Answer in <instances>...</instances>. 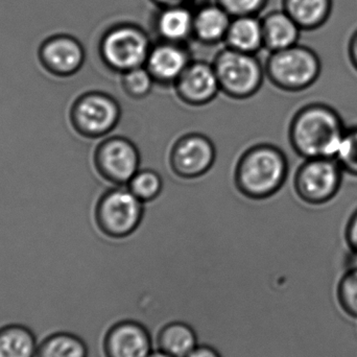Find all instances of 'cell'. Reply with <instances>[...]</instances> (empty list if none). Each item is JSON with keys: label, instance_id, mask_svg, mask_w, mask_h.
Returning <instances> with one entry per match:
<instances>
[{"label": "cell", "instance_id": "cell-27", "mask_svg": "<svg viewBox=\"0 0 357 357\" xmlns=\"http://www.w3.org/2000/svg\"><path fill=\"white\" fill-rule=\"evenodd\" d=\"M232 18L241 16H259L268 6V0H215Z\"/></svg>", "mask_w": 357, "mask_h": 357}, {"label": "cell", "instance_id": "cell-31", "mask_svg": "<svg viewBox=\"0 0 357 357\" xmlns=\"http://www.w3.org/2000/svg\"><path fill=\"white\" fill-rule=\"evenodd\" d=\"M346 268L357 271V252L350 251L346 257Z\"/></svg>", "mask_w": 357, "mask_h": 357}, {"label": "cell", "instance_id": "cell-29", "mask_svg": "<svg viewBox=\"0 0 357 357\" xmlns=\"http://www.w3.org/2000/svg\"><path fill=\"white\" fill-rule=\"evenodd\" d=\"M347 54L350 64L357 73V29L352 33L348 42Z\"/></svg>", "mask_w": 357, "mask_h": 357}, {"label": "cell", "instance_id": "cell-10", "mask_svg": "<svg viewBox=\"0 0 357 357\" xmlns=\"http://www.w3.org/2000/svg\"><path fill=\"white\" fill-rule=\"evenodd\" d=\"M38 59L46 73L59 79H67L81 70L85 64L86 52L77 38L58 33L42 42Z\"/></svg>", "mask_w": 357, "mask_h": 357}, {"label": "cell", "instance_id": "cell-32", "mask_svg": "<svg viewBox=\"0 0 357 357\" xmlns=\"http://www.w3.org/2000/svg\"><path fill=\"white\" fill-rule=\"evenodd\" d=\"M157 8H163V6H175V4H182L181 0H150Z\"/></svg>", "mask_w": 357, "mask_h": 357}, {"label": "cell", "instance_id": "cell-14", "mask_svg": "<svg viewBox=\"0 0 357 357\" xmlns=\"http://www.w3.org/2000/svg\"><path fill=\"white\" fill-rule=\"evenodd\" d=\"M186 44L159 40L153 44L144 66L160 85H175L178 77L191 62Z\"/></svg>", "mask_w": 357, "mask_h": 357}, {"label": "cell", "instance_id": "cell-3", "mask_svg": "<svg viewBox=\"0 0 357 357\" xmlns=\"http://www.w3.org/2000/svg\"><path fill=\"white\" fill-rule=\"evenodd\" d=\"M264 71L273 85L296 93L317 83L322 73V61L312 48L298 43L287 50L271 52Z\"/></svg>", "mask_w": 357, "mask_h": 357}, {"label": "cell", "instance_id": "cell-24", "mask_svg": "<svg viewBox=\"0 0 357 357\" xmlns=\"http://www.w3.org/2000/svg\"><path fill=\"white\" fill-rule=\"evenodd\" d=\"M154 85V79L146 66L138 67L121 73V87L123 91L135 100H140L149 96Z\"/></svg>", "mask_w": 357, "mask_h": 357}, {"label": "cell", "instance_id": "cell-5", "mask_svg": "<svg viewBox=\"0 0 357 357\" xmlns=\"http://www.w3.org/2000/svg\"><path fill=\"white\" fill-rule=\"evenodd\" d=\"M214 70L220 91L235 100H245L261 87L264 67L255 54L225 47L214 56Z\"/></svg>", "mask_w": 357, "mask_h": 357}, {"label": "cell", "instance_id": "cell-25", "mask_svg": "<svg viewBox=\"0 0 357 357\" xmlns=\"http://www.w3.org/2000/svg\"><path fill=\"white\" fill-rule=\"evenodd\" d=\"M335 159L344 173L357 178V126L346 129Z\"/></svg>", "mask_w": 357, "mask_h": 357}, {"label": "cell", "instance_id": "cell-19", "mask_svg": "<svg viewBox=\"0 0 357 357\" xmlns=\"http://www.w3.org/2000/svg\"><path fill=\"white\" fill-rule=\"evenodd\" d=\"M333 0H282L284 10L302 31H314L326 24L333 14Z\"/></svg>", "mask_w": 357, "mask_h": 357}, {"label": "cell", "instance_id": "cell-20", "mask_svg": "<svg viewBox=\"0 0 357 357\" xmlns=\"http://www.w3.org/2000/svg\"><path fill=\"white\" fill-rule=\"evenodd\" d=\"M197 346V333L190 325L172 322L161 329L155 350H160L173 357H187Z\"/></svg>", "mask_w": 357, "mask_h": 357}, {"label": "cell", "instance_id": "cell-18", "mask_svg": "<svg viewBox=\"0 0 357 357\" xmlns=\"http://www.w3.org/2000/svg\"><path fill=\"white\" fill-rule=\"evenodd\" d=\"M226 47L256 54L264 48L261 19L259 16L234 17L224 41Z\"/></svg>", "mask_w": 357, "mask_h": 357}, {"label": "cell", "instance_id": "cell-13", "mask_svg": "<svg viewBox=\"0 0 357 357\" xmlns=\"http://www.w3.org/2000/svg\"><path fill=\"white\" fill-rule=\"evenodd\" d=\"M104 351L107 357H149L154 346L144 325L135 321H121L107 331Z\"/></svg>", "mask_w": 357, "mask_h": 357}, {"label": "cell", "instance_id": "cell-16", "mask_svg": "<svg viewBox=\"0 0 357 357\" xmlns=\"http://www.w3.org/2000/svg\"><path fill=\"white\" fill-rule=\"evenodd\" d=\"M154 29L159 40L186 44L193 39V10L185 4L158 8Z\"/></svg>", "mask_w": 357, "mask_h": 357}, {"label": "cell", "instance_id": "cell-17", "mask_svg": "<svg viewBox=\"0 0 357 357\" xmlns=\"http://www.w3.org/2000/svg\"><path fill=\"white\" fill-rule=\"evenodd\" d=\"M261 19L264 48L275 52L299 43L302 29L284 10L266 13Z\"/></svg>", "mask_w": 357, "mask_h": 357}, {"label": "cell", "instance_id": "cell-7", "mask_svg": "<svg viewBox=\"0 0 357 357\" xmlns=\"http://www.w3.org/2000/svg\"><path fill=\"white\" fill-rule=\"evenodd\" d=\"M69 123L82 137L96 139L108 135L121 119L119 102L100 91H88L77 96L68 111Z\"/></svg>", "mask_w": 357, "mask_h": 357}, {"label": "cell", "instance_id": "cell-1", "mask_svg": "<svg viewBox=\"0 0 357 357\" xmlns=\"http://www.w3.org/2000/svg\"><path fill=\"white\" fill-rule=\"evenodd\" d=\"M346 129L335 108L323 102H312L294 115L289 125V142L301 158H335Z\"/></svg>", "mask_w": 357, "mask_h": 357}, {"label": "cell", "instance_id": "cell-6", "mask_svg": "<svg viewBox=\"0 0 357 357\" xmlns=\"http://www.w3.org/2000/svg\"><path fill=\"white\" fill-rule=\"evenodd\" d=\"M144 213V202L129 188L121 186L106 191L94 210L98 228L113 238H123L135 232Z\"/></svg>", "mask_w": 357, "mask_h": 357}, {"label": "cell", "instance_id": "cell-12", "mask_svg": "<svg viewBox=\"0 0 357 357\" xmlns=\"http://www.w3.org/2000/svg\"><path fill=\"white\" fill-rule=\"evenodd\" d=\"M175 88L180 100L190 106H204L220 91L213 65L205 61H191Z\"/></svg>", "mask_w": 357, "mask_h": 357}, {"label": "cell", "instance_id": "cell-34", "mask_svg": "<svg viewBox=\"0 0 357 357\" xmlns=\"http://www.w3.org/2000/svg\"><path fill=\"white\" fill-rule=\"evenodd\" d=\"M149 357H173L171 356H169V354H165V352L160 351V350H155V351H153L152 354H150V356Z\"/></svg>", "mask_w": 357, "mask_h": 357}, {"label": "cell", "instance_id": "cell-8", "mask_svg": "<svg viewBox=\"0 0 357 357\" xmlns=\"http://www.w3.org/2000/svg\"><path fill=\"white\" fill-rule=\"evenodd\" d=\"M344 174L335 158L304 159L294 177L296 195L308 205L328 204L341 190Z\"/></svg>", "mask_w": 357, "mask_h": 357}, {"label": "cell", "instance_id": "cell-11", "mask_svg": "<svg viewBox=\"0 0 357 357\" xmlns=\"http://www.w3.org/2000/svg\"><path fill=\"white\" fill-rule=\"evenodd\" d=\"M215 150L209 138L202 134H187L172 149V169L178 177H202L213 167Z\"/></svg>", "mask_w": 357, "mask_h": 357}, {"label": "cell", "instance_id": "cell-9", "mask_svg": "<svg viewBox=\"0 0 357 357\" xmlns=\"http://www.w3.org/2000/svg\"><path fill=\"white\" fill-rule=\"evenodd\" d=\"M139 152L133 142L121 136L100 142L94 152L96 171L112 184L128 185L139 171Z\"/></svg>", "mask_w": 357, "mask_h": 357}, {"label": "cell", "instance_id": "cell-30", "mask_svg": "<svg viewBox=\"0 0 357 357\" xmlns=\"http://www.w3.org/2000/svg\"><path fill=\"white\" fill-rule=\"evenodd\" d=\"M187 357H222L215 349L209 346H197Z\"/></svg>", "mask_w": 357, "mask_h": 357}, {"label": "cell", "instance_id": "cell-22", "mask_svg": "<svg viewBox=\"0 0 357 357\" xmlns=\"http://www.w3.org/2000/svg\"><path fill=\"white\" fill-rule=\"evenodd\" d=\"M37 357H88V346L79 335L63 331L46 337L38 347Z\"/></svg>", "mask_w": 357, "mask_h": 357}, {"label": "cell", "instance_id": "cell-23", "mask_svg": "<svg viewBox=\"0 0 357 357\" xmlns=\"http://www.w3.org/2000/svg\"><path fill=\"white\" fill-rule=\"evenodd\" d=\"M128 188L144 202H152L162 192L163 180L153 169H139L128 183Z\"/></svg>", "mask_w": 357, "mask_h": 357}, {"label": "cell", "instance_id": "cell-21", "mask_svg": "<svg viewBox=\"0 0 357 357\" xmlns=\"http://www.w3.org/2000/svg\"><path fill=\"white\" fill-rule=\"evenodd\" d=\"M37 351V340L31 329L19 324L0 328V357H35Z\"/></svg>", "mask_w": 357, "mask_h": 357}, {"label": "cell", "instance_id": "cell-2", "mask_svg": "<svg viewBox=\"0 0 357 357\" xmlns=\"http://www.w3.org/2000/svg\"><path fill=\"white\" fill-rule=\"evenodd\" d=\"M289 176L284 153L272 144H258L243 153L235 169V184L245 197L264 199L280 190Z\"/></svg>", "mask_w": 357, "mask_h": 357}, {"label": "cell", "instance_id": "cell-33", "mask_svg": "<svg viewBox=\"0 0 357 357\" xmlns=\"http://www.w3.org/2000/svg\"><path fill=\"white\" fill-rule=\"evenodd\" d=\"M182 4H185V6H191V8H197V6H201V4L205 3V2H208L207 0H181Z\"/></svg>", "mask_w": 357, "mask_h": 357}, {"label": "cell", "instance_id": "cell-4", "mask_svg": "<svg viewBox=\"0 0 357 357\" xmlns=\"http://www.w3.org/2000/svg\"><path fill=\"white\" fill-rule=\"evenodd\" d=\"M152 45L150 36L142 26L121 22L112 25L102 33L98 52L109 69L121 75L144 66Z\"/></svg>", "mask_w": 357, "mask_h": 357}, {"label": "cell", "instance_id": "cell-15", "mask_svg": "<svg viewBox=\"0 0 357 357\" xmlns=\"http://www.w3.org/2000/svg\"><path fill=\"white\" fill-rule=\"evenodd\" d=\"M232 17L214 2H205L193 10V39L204 45L224 43Z\"/></svg>", "mask_w": 357, "mask_h": 357}, {"label": "cell", "instance_id": "cell-26", "mask_svg": "<svg viewBox=\"0 0 357 357\" xmlns=\"http://www.w3.org/2000/svg\"><path fill=\"white\" fill-rule=\"evenodd\" d=\"M337 300L342 310L357 319V271L346 268L337 287Z\"/></svg>", "mask_w": 357, "mask_h": 357}, {"label": "cell", "instance_id": "cell-28", "mask_svg": "<svg viewBox=\"0 0 357 357\" xmlns=\"http://www.w3.org/2000/svg\"><path fill=\"white\" fill-rule=\"evenodd\" d=\"M344 236L350 251L357 252V209L348 220Z\"/></svg>", "mask_w": 357, "mask_h": 357}]
</instances>
